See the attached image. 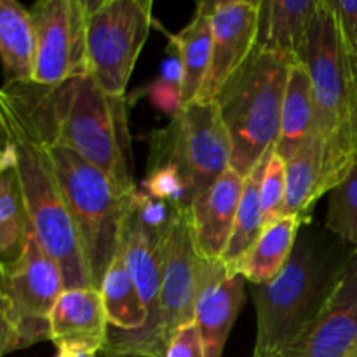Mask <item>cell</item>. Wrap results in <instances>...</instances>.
<instances>
[{
	"mask_svg": "<svg viewBox=\"0 0 357 357\" xmlns=\"http://www.w3.org/2000/svg\"><path fill=\"white\" fill-rule=\"evenodd\" d=\"M0 103L38 138L68 146L124 192L138 188L132 178L126 98L108 96L91 75L59 86H2Z\"/></svg>",
	"mask_w": 357,
	"mask_h": 357,
	"instance_id": "1",
	"label": "cell"
},
{
	"mask_svg": "<svg viewBox=\"0 0 357 357\" xmlns=\"http://www.w3.org/2000/svg\"><path fill=\"white\" fill-rule=\"evenodd\" d=\"M356 251L330 230L307 222L281 274L253 286L257 342L253 357H281L319 317Z\"/></svg>",
	"mask_w": 357,
	"mask_h": 357,
	"instance_id": "2",
	"label": "cell"
},
{
	"mask_svg": "<svg viewBox=\"0 0 357 357\" xmlns=\"http://www.w3.org/2000/svg\"><path fill=\"white\" fill-rule=\"evenodd\" d=\"M302 63L312 84L314 132L323 145V188L328 195L357 157L354 75L330 0H317Z\"/></svg>",
	"mask_w": 357,
	"mask_h": 357,
	"instance_id": "3",
	"label": "cell"
},
{
	"mask_svg": "<svg viewBox=\"0 0 357 357\" xmlns=\"http://www.w3.org/2000/svg\"><path fill=\"white\" fill-rule=\"evenodd\" d=\"M0 142L14 150V173L20 183L28 223L45 253L58 261L65 289L93 288L79 236L61 187L56 178L47 146L20 119L0 103Z\"/></svg>",
	"mask_w": 357,
	"mask_h": 357,
	"instance_id": "4",
	"label": "cell"
},
{
	"mask_svg": "<svg viewBox=\"0 0 357 357\" xmlns=\"http://www.w3.org/2000/svg\"><path fill=\"white\" fill-rule=\"evenodd\" d=\"M293 61L255 47L215 103L232 143V167L246 178L278 143L286 84Z\"/></svg>",
	"mask_w": 357,
	"mask_h": 357,
	"instance_id": "5",
	"label": "cell"
},
{
	"mask_svg": "<svg viewBox=\"0 0 357 357\" xmlns=\"http://www.w3.org/2000/svg\"><path fill=\"white\" fill-rule=\"evenodd\" d=\"M42 142L47 146L66 208L75 225L91 284L100 289L105 272L121 250L132 192L128 194L122 190L110 176L86 162L68 146Z\"/></svg>",
	"mask_w": 357,
	"mask_h": 357,
	"instance_id": "6",
	"label": "cell"
},
{
	"mask_svg": "<svg viewBox=\"0 0 357 357\" xmlns=\"http://www.w3.org/2000/svg\"><path fill=\"white\" fill-rule=\"evenodd\" d=\"M232 162V143L215 101H192L169 126L150 135L149 166L173 164L195 199L208 190Z\"/></svg>",
	"mask_w": 357,
	"mask_h": 357,
	"instance_id": "7",
	"label": "cell"
},
{
	"mask_svg": "<svg viewBox=\"0 0 357 357\" xmlns=\"http://www.w3.org/2000/svg\"><path fill=\"white\" fill-rule=\"evenodd\" d=\"M152 0L89 2V75L112 98H126L129 77L153 24Z\"/></svg>",
	"mask_w": 357,
	"mask_h": 357,
	"instance_id": "8",
	"label": "cell"
},
{
	"mask_svg": "<svg viewBox=\"0 0 357 357\" xmlns=\"http://www.w3.org/2000/svg\"><path fill=\"white\" fill-rule=\"evenodd\" d=\"M0 288L13 309L20 349L51 340L49 317L65 281L58 261L45 253L31 229L17 257L0 261Z\"/></svg>",
	"mask_w": 357,
	"mask_h": 357,
	"instance_id": "9",
	"label": "cell"
},
{
	"mask_svg": "<svg viewBox=\"0 0 357 357\" xmlns=\"http://www.w3.org/2000/svg\"><path fill=\"white\" fill-rule=\"evenodd\" d=\"M201 271L202 258L194 244L190 208L180 206L162 250L159 317L146 347V357H166L174 335L194 323Z\"/></svg>",
	"mask_w": 357,
	"mask_h": 357,
	"instance_id": "10",
	"label": "cell"
},
{
	"mask_svg": "<svg viewBox=\"0 0 357 357\" xmlns=\"http://www.w3.org/2000/svg\"><path fill=\"white\" fill-rule=\"evenodd\" d=\"M37 51L31 82L59 86L89 75L87 65V0H40L30 9Z\"/></svg>",
	"mask_w": 357,
	"mask_h": 357,
	"instance_id": "11",
	"label": "cell"
},
{
	"mask_svg": "<svg viewBox=\"0 0 357 357\" xmlns=\"http://www.w3.org/2000/svg\"><path fill=\"white\" fill-rule=\"evenodd\" d=\"M260 0H211V65L195 101H215L230 77L248 61L258 37Z\"/></svg>",
	"mask_w": 357,
	"mask_h": 357,
	"instance_id": "12",
	"label": "cell"
},
{
	"mask_svg": "<svg viewBox=\"0 0 357 357\" xmlns=\"http://www.w3.org/2000/svg\"><path fill=\"white\" fill-rule=\"evenodd\" d=\"M281 357H357V255L319 317Z\"/></svg>",
	"mask_w": 357,
	"mask_h": 357,
	"instance_id": "13",
	"label": "cell"
},
{
	"mask_svg": "<svg viewBox=\"0 0 357 357\" xmlns=\"http://www.w3.org/2000/svg\"><path fill=\"white\" fill-rule=\"evenodd\" d=\"M244 286L246 279L227 271L222 261L202 260L194 323L201 335L204 357H222L244 303Z\"/></svg>",
	"mask_w": 357,
	"mask_h": 357,
	"instance_id": "14",
	"label": "cell"
},
{
	"mask_svg": "<svg viewBox=\"0 0 357 357\" xmlns=\"http://www.w3.org/2000/svg\"><path fill=\"white\" fill-rule=\"evenodd\" d=\"M244 178L230 167L190 206L197 255L206 261H222L234 232Z\"/></svg>",
	"mask_w": 357,
	"mask_h": 357,
	"instance_id": "15",
	"label": "cell"
},
{
	"mask_svg": "<svg viewBox=\"0 0 357 357\" xmlns=\"http://www.w3.org/2000/svg\"><path fill=\"white\" fill-rule=\"evenodd\" d=\"M51 342L59 345H84L101 352L107 345L108 323L100 289H63L49 317Z\"/></svg>",
	"mask_w": 357,
	"mask_h": 357,
	"instance_id": "16",
	"label": "cell"
},
{
	"mask_svg": "<svg viewBox=\"0 0 357 357\" xmlns=\"http://www.w3.org/2000/svg\"><path fill=\"white\" fill-rule=\"evenodd\" d=\"M317 0H260L255 47L302 63Z\"/></svg>",
	"mask_w": 357,
	"mask_h": 357,
	"instance_id": "17",
	"label": "cell"
},
{
	"mask_svg": "<svg viewBox=\"0 0 357 357\" xmlns=\"http://www.w3.org/2000/svg\"><path fill=\"white\" fill-rule=\"evenodd\" d=\"M37 38L30 9L16 0H0V65L3 86L33 80Z\"/></svg>",
	"mask_w": 357,
	"mask_h": 357,
	"instance_id": "18",
	"label": "cell"
},
{
	"mask_svg": "<svg viewBox=\"0 0 357 357\" xmlns=\"http://www.w3.org/2000/svg\"><path fill=\"white\" fill-rule=\"evenodd\" d=\"M303 223L307 222L296 216H281L274 223L264 227L257 243L236 267V274L243 275L253 286L265 284L278 278L291 257Z\"/></svg>",
	"mask_w": 357,
	"mask_h": 357,
	"instance_id": "19",
	"label": "cell"
},
{
	"mask_svg": "<svg viewBox=\"0 0 357 357\" xmlns=\"http://www.w3.org/2000/svg\"><path fill=\"white\" fill-rule=\"evenodd\" d=\"M314 135V101L312 84L303 63H293L286 84L281 110V131H279L275 153L284 162L296 155L307 139Z\"/></svg>",
	"mask_w": 357,
	"mask_h": 357,
	"instance_id": "20",
	"label": "cell"
},
{
	"mask_svg": "<svg viewBox=\"0 0 357 357\" xmlns=\"http://www.w3.org/2000/svg\"><path fill=\"white\" fill-rule=\"evenodd\" d=\"M171 45L178 49L183 61V107L197 100L202 89L209 65H211L213 28H211V0L199 2L190 23L171 35Z\"/></svg>",
	"mask_w": 357,
	"mask_h": 357,
	"instance_id": "21",
	"label": "cell"
},
{
	"mask_svg": "<svg viewBox=\"0 0 357 357\" xmlns=\"http://www.w3.org/2000/svg\"><path fill=\"white\" fill-rule=\"evenodd\" d=\"M323 195H326L323 188V145L314 132L286 162V197L281 216L310 222V211Z\"/></svg>",
	"mask_w": 357,
	"mask_h": 357,
	"instance_id": "22",
	"label": "cell"
},
{
	"mask_svg": "<svg viewBox=\"0 0 357 357\" xmlns=\"http://www.w3.org/2000/svg\"><path fill=\"white\" fill-rule=\"evenodd\" d=\"M100 293L110 328L119 331H138L145 326L146 310L129 274L122 250H119L117 257L105 272Z\"/></svg>",
	"mask_w": 357,
	"mask_h": 357,
	"instance_id": "23",
	"label": "cell"
},
{
	"mask_svg": "<svg viewBox=\"0 0 357 357\" xmlns=\"http://www.w3.org/2000/svg\"><path fill=\"white\" fill-rule=\"evenodd\" d=\"M271 149L267 155L253 167L250 174L244 178L243 194H241L239 208H237L236 223H234V232L229 241L225 255L222 258V264L225 265L227 271L236 274V267L243 260L244 255L251 250L257 239L264 230V213H261L260 201V187L264 180L265 167H267L268 157L272 153Z\"/></svg>",
	"mask_w": 357,
	"mask_h": 357,
	"instance_id": "24",
	"label": "cell"
},
{
	"mask_svg": "<svg viewBox=\"0 0 357 357\" xmlns=\"http://www.w3.org/2000/svg\"><path fill=\"white\" fill-rule=\"evenodd\" d=\"M324 229L357 253V157L347 176L328 194Z\"/></svg>",
	"mask_w": 357,
	"mask_h": 357,
	"instance_id": "25",
	"label": "cell"
},
{
	"mask_svg": "<svg viewBox=\"0 0 357 357\" xmlns=\"http://www.w3.org/2000/svg\"><path fill=\"white\" fill-rule=\"evenodd\" d=\"M180 206L159 201L142 188H136L129 199V216L142 227L153 246L162 253Z\"/></svg>",
	"mask_w": 357,
	"mask_h": 357,
	"instance_id": "26",
	"label": "cell"
},
{
	"mask_svg": "<svg viewBox=\"0 0 357 357\" xmlns=\"http://www.w3.org/2000/svg\"><path fill=\"white\" fill-rule=\"evenodd\" d=\"M139 188L152 197L169 202L173 206L190 208L192 202H194L190 185L187 183L180 169L173 164L149 166V173H146Z\"/></svg>",
	"mask_w": 357,
	"mask_h": 357,
	"instance_id": "27",
	"label": "cell"
},
{
	"mask_svg": "<svg viewBox=\"0 0 357 357\" xmlns=\"http://www.w3.org/2000/svg\"><path fill=\"white\" fill-rule=\"evenodd\" d=\"M286 197V162L275 153V146L268 157L265 167L264 180L260 187L261 213H264V227L271 225L281 218L282 206Z\"/></svg>",
	"mask_w": 357,
	"mask_h": 357,
	"instance_id": "28",
	"label": "cell"
},
{
	"mask_svg": "<svg viewBox=\"0 0 357 357\" xmlns=\"http://www.w3.org/2000/svg\"><path fill=\"white\" fill-rule=\"evenodd\" d=\"M330 6L337 16L342 40L347 49L349 58L357 59V2L351 0H330Z\"/></svg>",
	"mask_w": 357,
	"mask_h": 357,
	"instance_id": "29",
	"label": "cell"
},
{
	"mask_svg": "<svg viewBox=\"0 0 357 357\" xmlns=\"http://www.w3.org/2000/svg\"><path fill=\"white\" fill-rule=\"evenodd\" d=\"M149 98L153 107L162 114L169 115L171 119L176 117L183 108V96H181V87L167 84L164 80L157 79L149 86Z\"/></svg>",
	"mask_w": 357,
	"mask_h": 357,
	"instance_id": "30",
	"label": "cell"
},
{
	"mask_svg": "<svg viewBox=\"0 0 357 357\" xmlns=\"http://www.w3.org/2000/svg\"><path fill=\"white\" fill-rule=\"evenodd\" d=\"M14 351H20V333L9 300L0 288V357Z\"/></svg>",
	"mask_w": 357,
	"mask_h": 357,
	"instance_id": "31",
	"label": "cell"
},
{
	"mask_svg": "<svg viewBox=\"0 0 357 357\" xmlns=\"http://www.w3.org/2000/svg\"><path fill=\"white\" fill-rule=\"evenodd\" d=\"M159 79L167 84H173V86H183V61H181L178 49L171 44L167 49V58L164 59L162 66H160Z\"/></svg>",
	"mask_w": 357,
	"mask_h": 357,
	"instance_id": "32",
	"label": "cell"
},
{
	"mask_svg": "<svg viewBox=\"0 0 357 357\" xmlns=\"http://www.w3.org/2000/svg\"><path fill=\"white\" fill-rule=\"evenodd\" d=\"M100 352L84 345H59L56 357H98Z\"/></svg>",
	"mask_w": 357,
	"mask_h": 357,
	"instance_id": "33",
	"label": "cell"
},
{
	"mask_svg": "<svg viewBox=\"0 0 357 357\" xmlns=\"http://www.w3.org/2000/svg\"><path fill=\"white\" fill-rule=\"evenodd\" d=\"M14 162H16V157H14L13 146L7 142H0V174L14 169Z\"/></svg>",
	"mask_w": 357,
	"mask_h": 357,
	"instance_id": "34",
	"label": "cell"
},
{
	"mask_svg": "<svg viewBox=\"0 0 357 357\" xmlns=\"http://www.w3.org/2000/svg\"><path fill=\"white\" fill-rule=\"evenodd\" d=\"M351 59V68H352V75H354V87H356V128H357V59Z\"/></svg>",
	"mask_w": 357,
	"mask_h": 357,
	"instance_id": "35",
	"label": "cell"
},
{
	"mask_svg": "<svg viewBox=\"0 0 357 357\" xmlns=\"http://www.w3.org/2000/svg\"><path fill=\"white\" fill-rule=\"evenodd\" d=\"M98 357H142V356H131V354H124V356H107V354H100Z\"/></svg>",
	"mask_w": 357,
	"mask_h": 357,
	"instance_id": "36",
	"label": "cell"
}]
</instances>
